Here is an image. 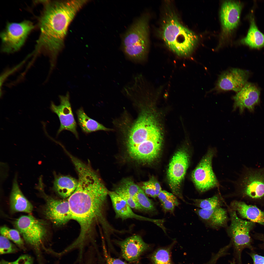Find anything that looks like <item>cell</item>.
Wrapping results in <instances>:
<instances>
[{
  "instance_id": "cell-1",
  "label": "cell",
  "mask_w": 264,
  "mask_h": 264,
  "mask_svg": "<svg viewBox=\"0 0 264 264\" xmlns=\"http://www.w3.org/2000/svg\"><path fill=\"white\" fill-rule=\"evenodd\" d=\"M78 181L76 190L67 200L72 219L80 227V234L73 244L81 249L91 239L90 232L94 222L104 220L102 211L109 191L99 177L93 173L80 174Z\"/></svg>"
},
{
  "instance_id": "cell-2",
  "label": "cell",
  "mask_w": 264,
  "mask_h": 264,
  "mask_svg": "<svg viewBox=\"0 0 264 264\" xmlns=\"http://www.w3.org/2000/svg\"><path fill=\"white\" fill-rule=\"evenodd\" d=\"M86 2L84 0L45 2L39 19L40 34L34 53L47 54L51 61H55L69 25Z\"/></svg>"
},
{
  "instance_id": "cell-3",
  "label": "cell",
  "mask_w": 264,
  "mask_h": 264,
  "mask_svg": "<svg viewBox=\"0 0 264 264\" xmlns=\"http://www.w3.org/2000/svg\"><path fill=\"white\" fill-rule=\"evenodd\" d=\"M166 8L160 31L161 37L167 46L176 55L187 57L196 47L198 36L182 25L174 10L168 6Z\"/></svg>"
},
{
  "instance_id": "cell-4",
  "label": "cell",
  "mask_w": 264,
  "mask_h": 264,
  "mask_svg": "<svg viewBox=\"0 0 264 264\" xmlns=\"http://www.w3.org/2000/svg\"><path fill=\"white\" fill-rule=\"evenodd\" d=\"M148 17L144 15L138 18L124 35L122 48L126 56L137 63L144 62L148 47Z\"/></svg>"
},
{
  "instance_id": "cell-5",
  "label": "cell",
  "mask_w": 264,
  "mask_h": 264,
  "mask_svg": "<svg viewBox=\"0 0 264 264\" xmlns=\"http://www.w3.org/2000/svg\"><path fill=\"white\" fill-rule=\"evenodd\" d=\"M14 224L25 241L34 251L39 259L43 250L49 253L44 246L48 234L44 221L29 215L20 217Z\"/></svg>"
},
{
  "instance_id": "cell-6",
  "label": "cell",
  "mask_w": 264,
  "mask_h": 264,
  "mask_svg": "<svg viewBox=\"0 0 264 264\" xmlns=\"http://www.w3.org/2000/svg\"><path fill=\"white\" fill-rule=\"evenodd\" d=\"M235 194L253 201L264 200V167L245 168L236 183Z\"/></svg>"
},
{
  "instance_id": "cell-7",
  "label": "cell",
  "mask_w": 264,
  "mask_h": 264,
  "mask_svg": "<svg viewBox=\"0 0 264 264\" xmlns=\"http://www.w3.org/2000/svg\"><path fill=\"white\" fill-rule=\"evenodd\" d=\"M231 222L226 229L227 233L231 239L236 257L240 262L241 253L245 248H251V239L250 233L255 225L251 221L242 219L239 218L235 211L227 206Z\"/></svg>"
},
{
  "instance_id": "cell-8",
  "label": "cell",
  "mask_w": 264,
  "mask_h": 264,
  "mask_svg": "<svg viewBox=\"0 0 264 264\" xmlns=\"http://www.w3.org/2000/svg\"><path fill=\"white\" fill-rule=\"evenodd\" d=\"M155 119L147 111L142 112L132 127L127 142V149L152 139L162 138Z\"/></svg>"
},
{
  "instance_id": "cell-9",
  "label": "cell",
  "mask_w": 264,
  "mask_h": 264,
  "mask_svg": "<svg viewBox=\"0 0 264 264\" xmlns=\"http://www.w3.org/2000/svg\"><path fill=\"white\" fill-rule=\"evenodd\" d=\"M216 153L215 149H209L192 173L193 181L200 193L219 186L212 167V160Z\"/></svg>"
},
{
  "instance_id": "cell-10",
  "label": "cell",
  "mask_w": 264,
  "mask_h": 264,
  "mask_svg": "<svg viewBox=\"0 0 264 264\" xmlns=\"http://www.w3.org/2000/svg\"><path fill=\"white\" fill-rule=\"evenodd\" d=\"M34 28L32 23L27 20L8 23L0 34L2 51L9 53L18 51Z\"/></svg>"
},
{
  "instance_id": "cell-11",
  "label": "cell",
  "mask_w": 264,
  "mask_h": 264,
  "mask_svg": "<svg viewBox=\"0 0 264 264\" xmlns=\"http://www.w3.org/2000/svg\"><path fill=\"white\" fill-rule=\"evenodd\" d=\"M190 156L187 152L181 149L174 154L169 164L167 176L169 185L174 194L183 202L180 190L181 185L188 167Z\"/></svg>"
},
{
  "instance_id": "cell-12",
  "label": "cell",
  "mask_w": 264,
  "mask_h": 264,
  "mask_svg": "<svg viewBox=\"0 0 264 264\" xmlns=\"http://www.w3.org/2000/svg\"><path fill=\"white\" fill-rule=\"evenodd\" d=\"M43 184L37 187L46 200L44 213L46 218L56 225L66 223L72 219L68 200L55 199L46 195L44 191Z\"/></svg>"
},
{
  "instance_id": "cell-13",
  "label": "cell",
  "mask_w": 264,
  "mask_h": 264,
  "mask_svg": "<svg viewBox=\"0 0 264 264\" xmlns=\"http://www.w3.org/2000/svg\"><path fill=\"white\" fill-rule=\"evenodd\" d=\"M59 98L60 103L59 105H56L51 102L50 106L51 111L58 116L60 122L57 135L62 131L67 130L72 132L76 138L78 139L77 123L70 102L69 94L68 92L65 96H59Z\"/></svg>"
},
{
  "instance_id": "cell-14",
  "label": "cell",
  "mask_w": 264,
  "mask_h": 264,
  "mask_svg": "<svg viewBox=\"0 0 264 264\" xmlns=\"http://www.w3.org/2000/svg\"><path fill=\"white\" fill-rule=\"evenodd\" d=\"M122 257L130 263L138 262L142 255L148 250L151 246L145 242L141 237L134 235L121 241H116Z\"/></svg>"
},
{
  "instance_id": "cell-15",
  "label": "cell",
  "mask_w": 264,
  "mask_h": 264,
  "mask_svg": "<svg viewBox=\"0 0 264 264\" xmlns=\"http://www.w3.org/2000/svg\"><path fill=\"white\" fill-rule=\"evenodd\" d=\"M242 8L238 1H226L222 3L220 17L223 38L228 36L238 25Z\"/></svg>"
},
{
  "instance_id": "cell-16",
  "label": "cell",
  "mask_w": 264,
  "mask_h": 264,
  "mask_svg": "<svg viewBox=\"0 0 264 264\" xmlns=\"http://www.w3.org/2000/svg\"><path fill=\"white\" fill-rule=\"evenodd\" d=\"M246 70L232 68L223 72L220 76L217 83L216 89L217 90H232L238 92L244 87L249 76Z\"/></svg>"
},
{
  "instance_id": "cell-17",
  "label": "cell",
  "mask_w": 264,
  "mask_h": 264,
  "mask_svg": "<svg viewBox=\"0 0 264 264\" xmlns=\"http://www.w3.org/2000/svg\"><path fill=\"white\" fill-rule=\"evenodd\" d=\"M162 141V138L151 139L127 149L128 152L130 156L135 160L143 163H150L158 156Z\"/></svg>"
},
{
  "instance_id": "cell-18",
  "label": "cell",
  "mask_w": 264,
  "mask_h": 264,
  "mask_svg": "<svg viewBox=\"0 0 264 264\" xmlns=\"http://www.w3.org/2000/svg\"><path fill=\"white\" fill-rule=\"evenodd\" d=\"M260 91L252 83L247 82L241 89L233 97L234 110L239 108L242 113L244 109L250 111H253L255 106L260 102Z\"/></svg>"
},
{
  "instance_id": "cell-19",
  "label": "cell",
  "mask_w": 264,
  "mask_h": 264,
  "mask_svg": "<svg viewBox=\"0 0 264 264\" xmlns=\"http://www.w3.org/2000/svg\"><path fill=\"white\" fill-rule=\"evenodd\" d=\"M194 211L199 219L208 227L218 230L226 229L230 220L228 210L222 207L208 210L196 208Z\"/></svg>"
},
{
  "instance_id": "cell-20",
  "label": "cell",
  "mask_w": 264,
  "mask_h": 264,
  "mask_svg": "<svg viewBox=\"0 0 264 264\" xmlns=\"http://www.w3.org/2000/svg\"><path fill=\"white\" fill-rule=\"evenodd\" d=\"M115 214V217L122 220L129 219L149 221L158 225V219H151L138 215L134 213L126 201L114 191H108Z\"/></svg>"
},
{
  "instance_id": "cell-21",
  "label": "cell",
  "mask_w": 264,
  "mask_h": 264,
  "mask_svg": "<svg viewBox=\"0 0 264 264\" xmlns=\"http://www.w3.org/2000/svg\"><path fill=\"white\" fill-rule=\"evenodd\" d=\"M229 206L237 212L242 218L264 226V211L256 206L248 205L243 201L235 200L231 201Z\"/></svg>"
},
{
  "instance_id": "cell-22",
  "label": "cell",
  "mask_w": 264,
  "mask_h": 264,
  "mask_svg": "<svg viewBox=\"0 0 264 264\" xmlns=\"http://www.w3.org/2000/svg\"><path fill=\"white\" fill-rule=\"evenodd\" d=\"M10 206L14 212H23L30 213L32 212L33 207L24 196L20 190L16 176L13 181L10 197Z\"/></svg>"
},
{
  "instance_id": "cell-23",
  "label": "cell",
  "mask_w": 264,
  "mask_h": 264,
  "mask_svg": "<svg viewBox=\"0 0 264 264\" xmlns=\"http://www.w3.org/2000/svg\"><path fill=\"white\" fill-rule=\"evenodd\" d=\"M250 27L246 36L240 40V43L250 48L259 49L264 46V34L258 29L254 16L250 15Z\"/></svg>"
},
{
  "instance_id": "cell-24",
  "label": "cell",
  "mask_w": 264,
  "mask_h": 264,
  "mask_svg": "<svg viewBox=\"0 0 264 264\" xmlns=\"http://www.w3.org/2000/svg\"><path fill=\"white\" fill-rule=\"evenodd\" d=\"M78 180L70 176L61 175L55 177L53 188L63 198H69L74 192L78 184Z\"/></svg>"
},
{
  "instance_id": "cell-25",
  "label": "cell",
  "mask_w": 264,
  "mask_h": 264,
  "mask_svg": "<svg viewBox=\"0 0 264 264\" xmlns=\"http://www.w3.org/2000/svg\"><path fill=\"white\" fill-rule=\"evenodd\" d=\"M78 124L82 131L88 133L98 131H110L97 121L89 117L85 112L83 108L77 110L76 112Z\"/></svg>"
},
{
  "instance_id": "cell-26",
  "label": "cell",
  "mask_w": 264,
  "mask_h": 264,
  "mask_svg": "<svg viewBox=\"0 0 264 264\" xmlns=\"http://www.w3.org/2000/svg\"><path fill=\"white\" fill-rule=\"evenodd\" d=\"M174 242L166 246L158 248L148 256L150 264H174L171 258V251Z\"/></svg>"
},
{
  "instance_id": "cell-27",
  "label": "cell",
  "mask_w": 264,
  "mask_h": 264,
  "mask_svg": "<svg viewBox=\"0 0 264 264\" xmlns=\"http://www.w3.org/2000/svg\"><path fill=\"white\" fill-rule=\"evenodd\" d=\"M191 200L194 206L199 209L208 210L222 207L225 203L223 199L219 194L205 199H192Z\"/></svg>"
},
{
  "instance_id": "cell-28",
  "label": "cell",
  "mask_w": 264,
  "mask_h": 264,
  "mask_svg": "<svg viewBox=\"0 0 264 264\" xmlns=\"http://www.w3.org/2000/svg\"><path fill=\"white\" fill-rule=\"evenodd\" d=\"M135 198L141 211L152 213L157 211L154 202L148 197L141 188Z\"/></svg>"
},
{
  "instance_id": "cell-29",
  "label": "cell",
  "mask_w": 264,
  "mask_h": 264,
  "mask_svg": "<svg viewBox=\"0 0 264 264\" xmlns=\"http://www.w3.org/2000/svg\"><path fill=\"white\" fill-rule=\"evenodd\" d=\"M141 188L131 179L126 178L121 181L114 191L124 193L134 197Z\"/></svg>"
},
{
  "instance_id": "cell-30",
  "label": "cell",
  "mask_w": 264,
  "mask_h": 264,
  "mask_svg": "<svg viewBox=\"0 0 264 264\" xmlns=\"http://www.w3.org/2000/svg\"><path fill=\"white\" fill-rule=\"evenodd\" d=\"M0 233L2 235L14 242L20 248L25 250L24 242L22 239L20 233L17 229L10 228L5 226L0 228Z\"/></svg>"
},
{
  "instance_id": "cell-31",
  "label": "cell",
  "mask_w": 264,
  "mask_h": 264,
  "mask_svg": "<svg viewBox=\"0 0 264 264\" xmlns=\"http://www.w3.org/2000/svg\"><path fill=\"white\" fill-rule=\"evenodd\" d=\"M18 249L16 246L6 237L1 235L0 237V254L14 253L16 252Z\"/></svg>"
},
{
  "instance_id": "cell-32",
  "label": "cell",
  "mask_w": 264,
  "mask_h": 264,
  "mask_svg": "<svg viewBox=\"0 0 264 264\" xmlns=\"http://www.w3.org/2000/svg\"><path fill=\"white\" fill-rule=\"evenodd\" d=\"M83 261L84 264H98L100 263L97 252L95 249L91 246L87 249L84 254ZM54 264H60L58 260Z\"/></svg>"
},
{
  "instance_id": "cell-33",
  "label": "cell",
  "mask_w": 264,
  "mask_h": 264,
  "mask_svg": "<svg viewBox=\"0 0 264 264\" xmlns=\"http://www.w3.org/2000/svg\"><path fill=\"white\" fill-rule=\"evenodd\" d=\"M141 188L147 196L154 198L157 197L152 178L149 180L143 182Z\"/></svg>"
},
{
  "instance_id": "cell-34",
  "label": "cell",
  "mask_w": 264,
  "mask_h": 264,
  "mask_svg": "<svg viewBox=\"0 0 264 264\" xmlns=\"http://www.w3.org/2000/svg\"><path fill=\"white\" fill-rule=\"evenodd\" d=\"M0 264H33V258L28 254L23 255L13 261H9L1 260Z\"/></svg>"
},
{
  "instance_id": "cell-35",
  "label": "cell",
  "mask_w": 264,
  "mask_h": 264,
  "mask_svg": "<svg viewBox=\"0 0 264 264\" xmlns=\"http://www.w3.org/2000/svg\"><path fill=\"white\" fill-rule=\"evenodd\" d=\"M163 209L165 212H173L176 207L177 206L179 203L176 197L168 199L161 203Z\"/></svg>"
},
{
  "instance_id": "cell-36",
  "label": "cell",
  "mask_w": 264,
  "mask_h": 264,
  "mask_svg": "<svg viewBox=\"0 0 264 264\" xmlns=\"http://www.w3.org/2000/svg\"><path fill=\"white\" fill-rule=\"evenodd\" d=\"M127 202L132 209L141 211V209L136 200L135 197L121 192L116 193Z\"/></svg>"
},
{
  "instance_id": "cell-37",
  "label": "cell",
  "mask_w": 264,
  "mask_h": 264,
  "mask_svg": "<svg viewBox=\"0 0 264 264\" xmlns=\"http://www.w3.org/2000/svg\"><path fill=\"white\" fill-rule=\"evenodd\" d=\"M103 250L105 264H129L120 259L111 257L108 254L104 246H103Z\"/></svg>"
},
{
  "instance_id": "cell-38",
  "label": "cell",
  "mask_w": 264,
  "mask_h": 264,
  "mask_svg": "<svg viewBox=\"0 0 264 264\" xmlns=\"http://www.w3.org/2000/svg\"><path fill=\"white\" fill-rule=\"evenodd\" d=\"M175 197L173 194L165 190H162L157 197L161 203H162L166 199L173 198Z\"/></svg>"
},
{
  "instance_id": "cell-39",
  "label": "cell",
  "mask_w": 264,
  "mask_h": 264,
  "mask_svg": "<svg viewBox=\"0 0 264 264\" xmlns=\"http://www.w3.org/2000/svg\"><path fill=\"white\" fill-rule=\"evenodd\" d=\"M251 256L253 264H264V257L254 253L251 254Z\"/></svg>"
},
{
  "instance_id": "cell-40",
  "label": "cell",
  "mask_w": 264,
  "mask_h": 264,
  "mask_svg": "<svg viewBox=\"0 0 264 264\" xmlns=\"http://www.w3.org/2000/svg\"><path fill=\"white\" fill-rule=\"evenodd\" d=\"M152 178L154 186L156 195L157 197L160 192L162 190L160 184L154 178L152 177Z\"/></svg>"
},
{
  "instance_id": "cell-41",
  "label": "cell",
  "mask_w": 264,
  "mask_h": 264,
  "mask_svg": "<svg viewBox=\"0 0 264 264\" xmlns=\"http://www.w3.org/2000/svg\"><path fill=\"white\" fill-rule=\"evenodd\" d=\"M257 239L262 241L264 243V234H258L256 235Z\"/></svg>"
},
{
  "instance_id": "cell-42",
  "label": "cell",
  "mask_w": 264,
  "mask_h": 264,
  "mask_svg": "<svg viewBox=\"0 0 264 264\" xmlns=\"http://www.w3.org/2000/svg\"><path fill=\"white\" fill-rule=\"evenodd\" d=\"M230 264H236L235 260V259H233L230 262Z\"/></svg>"
},
{
  "instance_id": "cell-43",
  "label": "cell",
  "mask_w": 264,
  "mask_h": 264,
  "mask_svg": "<svg viewBox=\"0 0 264 264\" xmlns=\"http://www.w3.org/2000/svg\"><path fill=\"white\" fill-rule=\"evenodd\" d=\"M57 257H58L57 256Z\"/></svg>"
}]
</instances>
